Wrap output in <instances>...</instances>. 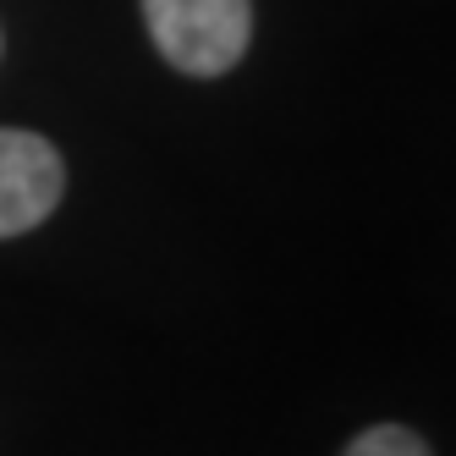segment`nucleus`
<instances>
[{
    "mask_svg": "<svg viewBox=\"0 0 456 456\" xmlns=\"http://www.w3.org/2000/svg\"><path fill=\"white\" fill-rule=\"evenodd\" d=\"M154 50L187 77H220L248 55L253 0H138Z\"/></svg>",
    "mask_w": 456,
    "mask_h": 456,
    "instance_id": "obj_1",
    "label": "nucleus"
},
{
    "mask_svg": "<svg viewBox=\"0 0 456 456\" xmlns=\"http://www.w3.org/2000/svg\"><path fill=\"white\" fill-rule=\"evenodd\" d=\"M67 192V166L50 138L28 126H0V237L45 225Z\"/></svg>",
    "mask_w": 456,
    "mask_h": 456,
    "instance_id": "obj_2",
    "label": "nucleus"
},
{
    "mask_svg": "<svg viewBox=\"0 0 456 456\" xmlns=\"http://www.w3.org/2000/svg\"><path fill=\"white\" fill-rule=\"evenodd\" d=\"M341 456H435V451L423 445V435L402 429V423H374V429H363Z\"/></svg>",
    "mask_w": 456,
    "mask_h": 456,
    "instance_id": "obj_3",
    "label": "nucleus"
}]
</instances>
